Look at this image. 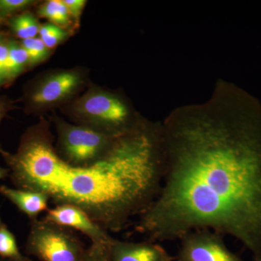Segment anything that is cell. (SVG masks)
Segmentation results:
<instances>
[{"mask_svg":"<svg viewBox=\"0 0 261 261\" xmlns=\"http://www.w3.org/2000/svg\"><path fill=\"white\" fill-rule=\"evenodd\" d=\"M160 132L161 188L136 230L158 243L211 230L261 261L260 102L220 81L208 101L175 110Z\"/></svg>","mask_w":261,"mask_h":261,"instance_id":"6da1fadb","label":"cell"},{"mask_svg":"<svg viewBox=\"0 0 261 261\" xmlns=\"http://www.w3.org/2000/svg\"><path fill=\"white\" fill-rule=\"evenodd\" d=\"M53 140L42 118L25 130L15 153L0 152L17 188L42 192L56 205L76 206L108 232L123 231L159 195L160 124L141 120L117 136L102 159L82 167L62 159Z\"/></svg>","mask_w":261,"mask_h":261,"instance_id":"7a4b0ae2","label":"cell"},{"mask_svg":"<svg viewBox=\"0 0 261 261\" xmlns=\"http://www.w3.org/2000/svg\"><path fill=\"white\" fill-rule=\"evenodd\" d=\"M62 108L78 124L113 135L124 133L142 120L121 97L94 86Z\"/></svg>","mask_w":261,"mask_h":261,"instance_id":"3957f363","label":"cell"},{"mask_svg":"<svg viewBox=\"0 0 261 261\" xmlns=\"http://www.w3.org/2000/svg\"><path fill=\"white\" fill-rule=\"evenodd\" d=\"M87 71L81 68L51 70L29 82L22 100L25 112L39 114L63 107L87 84Z\"/></svg>","mask_w":261,"mask_h":261,"instance_id":"277c9868","label":"cell"},{"mask_svg":"<svg viewBox=\"0 0 261 261\" xmlns=\"http://www.w3.org/2000/svg\"><path fill=\"white\" fill-rule=\"evenodd\" d=\"M56 150L62 159L73 166H87L102 159L117 136L84 125L71 124L55 116Z\"/></svg>","mask_w":261,"mask_h":261,"instance_id":"5b68a950","label":"cell"},{"mask_svg":"<svg viewBox=\"0 0 261 261\" xmlns=\"http://www.w3.org/2000/svg\"><path fill=\"white\" fill-rule=\"evenodd\" d=\"M25 250L41 261H83L87 249L68 228L36 219L31 223Z\"/></svg>","mask_w":261,"mask_h":261,"instance_id":"8992f818","label":"cell"},{"mask_svg":"<svg viewBox=\"0 0 261 261\" xmlns=\"http://www.w3.org/2000/svg\"><path fill=\"white\" fill-rule=\"evenodd\" d=\"M179 241V261H245L228 248L223 235L211 230H195Z\"/></svg>","mask_w":261,"mask_h":261,"instance_id":"52a82bcc","label":"cell"},{"mask_svg":"<svg viewBox=\"0 0 261 261\" xmlns=\"http://www.w3.org/2000/svg\"><path fill=\"white\" fill-rule=\"evenodd\" d=\"M43 219L63 227L77 230L87 236L92 243L108 244L113 238L82 209L70 204L58 205L49 209Z\"/></svg>","mask_w":261,"mask_h":261,"instance_id":"ba28073f","label":"cell"},{"mask_svg":"<svg viewBox=\"0 0 261 261\" xmlns=\"http://www.w3.org/2000/svg\"><path fill=\"white\" fill-rule=\"evenodd\" d=\"M108 250L111 261H170L173 258L161 245L149 240L132 243L113 238Z\"/></svg>","mask_w":261,"mask_h":261,"instance_id":"9c48e42d","label":"cell"},{"mask_svg":"<svg viewBox=\"0 0 261 261\" xmlns=\"http://www.w3.org/2000/svg\"><path fill=\"white\" fill-rule=\"evenodd\" d=\"M0 194L16 206L31 221L37 219L41 213L49 210V197L42 192L12 189L3 185L0 187Z\"/></svg>","mask_w":261,"mask_h":261,"instance_id":"30bf717a","label":"cell"},{"mask_svg":"<svg viewBox=\"0 0 261 261\" xmlns=\"http://www.w3.org/2000/svg\"><path fill=\"white\" fill-rule=\"evenodd\" d=\"M10 32L21 40L37 37L41 25L32 12L27 11L10 17L6 20Z\"/></svg>","mask_w":261,"mask_h":261,"instance_id":"8fae6325","label":"cell"},{"mask_svg":"<svg viewBox=\"0 0 261 261\" xmlns=\"http://www.w3.org/2000/svg\"><path fill=\"white\" fill-rule=\"evenodd\" d=\"M29 68V58L20 42L10 38L7 65L6 84L9 85Z\"/></svg>","mask_w":261,"mask_h":261,"instance_id":"7c38bea8","label":"cell"},{"mask_svg":"<svg viewBox=\"0 0 261 261\" xmlns=\"http://www.w3.org/2000/svg\"><path fill=\"white\" fill-rule=\"evenodd\" d=\"M37 15L41 18L47 19L49 23L66 29L68 32L72 27L73 20L63 0L45 2L38 8Z\"/></svg>","mask_w":261,"mask_h":261,"instance_id":"4fadbf2b","label":"cell"},{"mask_svg":"<svg viewBox=\"0 0 261 261\" xmlns=\"http://www.w3.org/2000/svg\"><path fill=\"white\" fill-rule=\"evenodd\" d=\"M0 257L10 261H31L22 255L15 235L10 231L0 217Z\"/></svg>","mask_w":261,"mask_h":261,"instance_id":"5bb4252c","label":"cell"},{"mask_svg":"<svg viewBox=\"0 0 261 261\" xmlns=\"http://www.w3.org/2000/svg\"><path fill=\"white\" fill-rule=\"evenodd\" d=\"M20 44L27 51L29 58V67H34L45 61L50 55L48 49L39 37L20 41Z\"/></svg>","mask_w":261,"mask_h":261,"instance_id":"9a60e30c","label":"cell"},{"mask_svg":"<svg viewBox=\"0 0 261 261\" xmlns=\"http://www.w3.org/2000/svg\"><path fill=\"white\" fill-rule=\"evenodd\" d=\"M70 32L51 23L41 25L39 38L49 49H54L69 37Z\"/></svg>","mask_w":261,"mask_h":261,"instance_id":"2e32d148","label":"cell"},{"mask_svg":"<svg viewBox=\"0 0 261 261\" xmlns=\"http://www.w3.org/2000/svg\"><path fill=\"white\" fill-rule=\"evenodd\" d=\"M36 3L33 0H0V19L6 21L10 17L27 11Z\"/></svg>","mask_w":261,"mask_h":261,"instance_id":"e0dca14e","label":"cell"},{"mask_svg":"<svg viewBox=\"0 0 261 261\" xmlns=\"http://www.w3.org/2000/svg\"><path fill=\"white\" fill-rule=\"evenodd\" d=\"M108 244L92 243L86 250L83 261H111L108 253Z\"/></svg>","mask_w":261,"mask_h":261,"instance_id":"ac0fdd59","label":"cell"},{"mask_svg":"<svg viewBox=\"0 0 261 261\" xmlns=\"http://www.w3.org/2000/svg\"><path fill=\"white\" fill-rule=\"evenodd\" d=\"M10 39V37L5 36L0 41V88L7 85V65H8Z\"/></svg>","mask_w":261,"mask_h":261,"instance_id":"d6986e66","label":"cell"},{"mask_svg":"<svg viewBox=\"0 0 261 261\" xmlns=\"http://www.w3.org/2000/svg\"><path fill=\"white\" fill-rule=\"evenodd\" d=\"M68 13L74 22H80L82 12L87 5L85 0H63Z\"/></svg>","mask_w":261,"mask_h":261,"instance_id":"ffe728a7","label":"cell"},{"mask_svg":"<svg viewBox=\"0 0 261 261\" xmlns=\"http://www.w3.org/2000/svg\"><path fill=\"white\" fill-rule=\"evenodd\" d=\"M14 103V101L11 100L10 98L0 95V123L8 112L16 108ZM3 150L4 149H3L1 143H0V152Z\"/></svg>","mask_w":261,"mask_h":261,"instance_id":"44dd1931","label":"cell"},{"mask_svg":"<svg viewBox=\"0 0 261 261\" xmlns=\"http://www.w3.org/2000/svg\"><path fill=\"white\" fill-rule=\"evenodd\" d=\"M10 171L8 168H4L0 167V179H3L7 176H9Z\"/></svg>","mask_w":261,"mask_h":261,"instance_id":"7402d4cb","label":"cell"},{"mask_svg":"<svg viewBox=\"0 0 261 261\" xmlns=\"http://www.w3.org/2000/svg\"><path fill=\"white\" fill-rule=\"evenodd\" d=\"M5 34H3V33H1L0 32V41L2 40V39H3V38H4L5 37Z\"/></svg>","mask_w":261,"mask_h":261,"instance_id":"603a6c76","label":"cell"},{"mask_svg":"<svg viewBox=\"0 0 261 261\" xmlns=\"http://www.w3.org/2000/svg\"><path fill=\"white\" fill-rule=\"evenodd\" d=\"M170 261H179V260H178L176 258H175V257H173V258L172 259V260H171Z\"/></svg>","mask_w":261,"mask_h":261,"instance_id":"cb8c5ba5","label":"cell"},{"mask_svg":"<svg viewBox=\"0 0 261 261\" xmlns=\"http://www.w3.org/2000/svg\"><path fill=\"white\" fill-rule=\"evenodd\" d=\"M2 23H3V21H2L1 20H0V25H1Z\"/></svg>","mask_w":261,"mask_h":261,"instance_id":"d4e9b609","label":"cell"},{"mask_svg":"<svg viewBox=\"0 0 261 261\" xmlns=\"http://www.w3.org/2000/svg\"><path fill=\"white\" fill-rule=\"evenodd\" d=\"M0 20H1V19H0ZM2 21H3V20H2Z\"/></svg>","mask_w":261,"mask_h":261,"instance_id":"484cf974","label":"cell"}]
</instances>
